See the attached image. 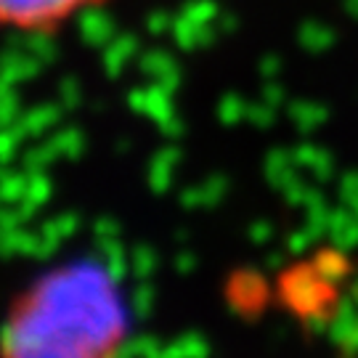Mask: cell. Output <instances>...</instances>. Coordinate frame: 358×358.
Segmentation results:
<instances>
[{"label":"cell","instance_id":"1","mask_svg":"<svg viewBox=\"0 0 358 358\" xmlns=\"http://www.w3.org/2000/svg\"><path fill=\"white\" fill-rule=\"evenodd\" d=\"M120 310L101 273L59 271L13 308L3 358H109Z\"/></svg>","mask_w":358,"mask_h":358},{"label":"cell","instance_id":"2","mask_svg":"<svg viewBox=\"0 0 358 358\" xmlns=\"http://www.w3.org/2000/svg\"><path fill=\"white\" fill-rule=\"evenodd\" d=\"M103 0H0V27L19 32H53Z\"/></svg>","mask_w":358,"mask_h":358}]
</instances>
